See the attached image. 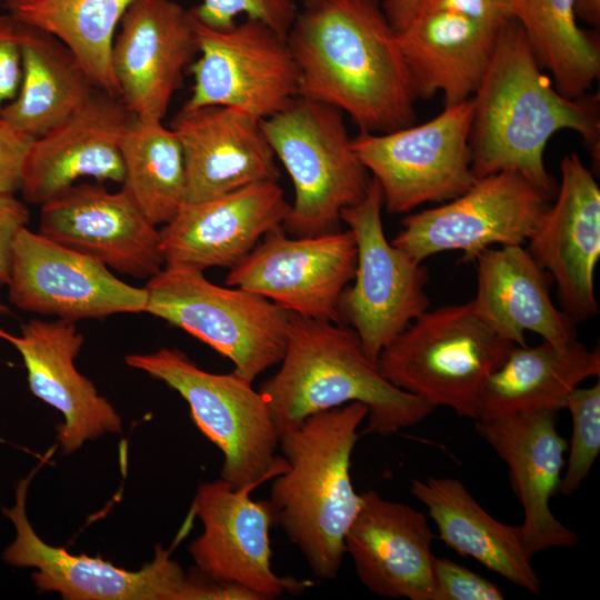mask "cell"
<instances>
[{
    "label": "cell",
    "mask_w": 600,
    "mask_h": 600,
    "mask_svg": "<svg viewBox=\"0 0 600 600\" xmlns=\"http://www.w3.org/2000/svg\"><path fill=\"white\" fill-rule=\"evenodd\" d=\"M144 312L178 327L228 358L248 382L280 363L289 311L238 287H220L203 271L164 264L144 287Z\"/></svg>",
    "instance_id": "obj_8"
},
{
    "label": "cell",
    "mask_w": 600,
    "mask_h": 600,
    "mask_svg": "<svg viewBox=\"0 0 600 600\" xmlns=\"http://www.w3.org/2000/svg\"><path fill=\"white\" fill-rule=\"evenodd\" d=\"M170 128L182 149L187 202L280 178L261 120L247 112L222 106L182 107Z\"/></svg>",
    "instance_id": "obj_25"
},
{
    "label": "cell",
    "mask_w": 600,
    "mask_h": 600,
    "mask_svg": "<svg viewBox=\"0 0 600 600\" xmlns=\"http://www.w3.org/2000/svg\"><path fill=\"white\" fill-rule=\"evenodd\" d=\"M557 199L528 240V251L556 282L560 309L577 324L599 313L600 188L577 153L560 163Z\"/></svg>",
    "instance_id": "obj_19"
},
{
    "label": "cell",
    "mask_w": 600,
    "mask_h": 600,
    "mask_svg": "<svg viewBox=\"0 0 600 600\" xmlns=\"http://www.w3.org/2000/svg\"><path fill=\"white\" fill-rule=\"evenodd\" d=\"M0 339L20 353L30 391L61 412L63 422L56 427V436L64 454L76 452L89 440L121 432L120 414L76 368L84 342L76 322L32 319L21 326L19 334L0 328Z\"/></svg>",
    "instance_id": "obj_21"
},
{
    "label": "cell",
    "mask_w": 600,
    "mask_h": 600,
    "mask_svg": "<svg viewBox=\"0 0 600 600\" xmlns=\"http://www.w3.org/2000/svg\"><path fill=\"white\" fill-rule=\"evenodd\" d=\"M252 489H236L221 478L200 484L192 510L203 531L190 543L189 553L204 576L243 587L260 600L301 593L311 582L272 570L273 512L269 500L250 498Z\"/></svg>",
    "instance_id": "obj_16"
},
{
    "label": "cell",
    "mask_w": 600,
    "mask_h": 600,
    "mask_svg": "<svg viewBox=\"0 0 600 600\" xmlns=\"http://www.w3.org/2000/svg\"><path fill=\"white\" fill-rule=\"evenodd\" d=\"M10 313V309L7 304L0 302V316Z\"/></svg>",
    "instance_id": "obj_42"
},
{
    "label": "cell",
    "mask_w": 600,
    "mask_h": 600,
    "mask_svg": "<svg viewBox=\"0 0 600 600\" xmlns=\"http://www.w3.org/2000/svg\"><path fill=\"white\" fill-rule=\"evenodd\" d=\"M471 169L476 178L512 171L551 194L543 156L550 138L572 130L599 164L597 103L560 93L533 56L516 20L502 28L488 70L472 96Z\"/></svg>",
    "instance_id": "obj_2"
},
{
    "label": "cell",
    "mask_w": 600,
    "mask_h": 600,
    "mask_svg": "<svg viewBox=\"0 0 600 600\" xmlns=\"http://www.w3.org/2000/svg\"><path fill=\"white\" fill-rule=\"evenodd\" d=\"M23 23L10 13H0V110L17 94L21 78Z\"/></svg>",
    "instance_id": "obj_38"
},
{
    "label": "cell",
    "mask_w": 600,
    "mask_h": 600,
    "mask_svg": "<svg viewBox=\"0 0 600 600\" xmlns=\"http://www.w3.org/2000/svg\"><path fill=\"white\" fill-rule=\"evenodd\" d=\"M29 221V209L14 193H0V287L10 277L12 244L18 231Z\"/></svg>",
    "instance_id": "obj_40"
},
{
    "label": "cell",
    "mask_w": 600,
    "mask_h": 600,
    "mask_svg": "<svg viewBox=\"0 0 600 600\" xmlns=\"http://www.w3.org/2000/svg\"><path fill=\"white\" fill-rule=\"evenodd\" d=\"M190 11L199 22L214 29L229 28L237 16L246 14L286 37L298 13L292 0H202Z\"/></svg>",
    "instance_id": "obj_35"
},
{
    "label": "cell",
    "mask_w": 600,
    "mask_h": 600,
    "mask_svg": "<svg viewBox=\"0 0 600 600\" xmlns=\"http://www.w3.org/2000/svg\"><path fill=\"white\" fill-rule=\"evenodd\" d=\"M290 203L278 181H264L198 202H186L160 229L164 264L204 271L232 268L271 230Z\"/></svg>",
    "instance_id": "obj_22"
},
{
    "label": "cell",
    "mask_w": 600,
    "mask_h": 600,
    "mask_svg": "<svg viewBox=\"0 0 600 600\" xmlns=\"http://www.w3.org/2000/svg\"><path fill=\"white\" fill-rule=\"evenodd\" d=\"M564 409L572 419L569 458L559 486V493L572 494L587 479L600 451V383L576 388Z\"/></svg>",
    "instance_id": "obj_34"
},
{
    "label": "cell",
    "mask_w": 600,
    "mask_h": 600,
    "mask_svg": "<svg viewBox=\"0 0 600 600\" xmlns=\"http://www.w3.org/2000/svg\"><path fill=\"white\" fill-rule=\"evenodd\" d=\"M98 88L66 44L23 23L19 88L0 116L36 139L70 116Z\"/></svg>",
    "instance_id": "obj_30"
},
{
    "label": "cell",
    "mask_w": 600,
    "mask_h": 600,
    "mask_svg": "<svg viewBox=\"0 0 600 600\" xmlns=\"http://www.w3.org/2000/svg\"><path fill=\"white\" fill-rule=\"evenodd\" d=\"M367 416L368 408L354 401L313 413L278 436L287 469L272 478L274 523L322 580L338 577L344 536L360 508L350 466L358 428Z\"/></svg>",
    "instance_id": "obj_4"
},
{
    "label": "cell",
    "mask_w": 600,
    "mask_h": 600,
    "mask_svg": "<svg viewBox=\"0 0 600 600\" xmlns=\"http://www.w3.org/2000/svg\"><path fill=\"white\" fill-rule=\"evenodd\" d=\"M261 124L294 188V200L282 224L286 233L314 237L340 230L341 212L364 198L371 181L343 113L297 97Z\"/></svg>",
    "instance_id": "obj_6"
},
{
    "label": "cell",
    "mask_w": 600,
    "mask_h": 600,
    "mask_svg": "<svg viewBox=\"0 0 600 600\" xmlns=\"http://www.w3.org/2000/svg\"><path fill=\"white\" fill-rule=\"evenodd\" d=\"M8 298L18 309L77 322L144 312L147 291L96 259L21 228L14 237Z\"/></svg>",
    "instance_id": "obj_14"
},
{
    "label": "cell",
    "mask_w": 600,
    "mask_h": 600,
    "mask_svg": "<svg viewBox=\"0 0 600 600\" xmlns=\"http://www.w3.org/2000/svg\"><path fill=\"white\" fill-rule=\"evenodd\" d=\"M514 343L497 333L473 300L426 310L379 354L383 377L434 409L477 419L486 379Z\"/></svg>",
    "instance_id": "obj_5"
},
{
    "label": "cell",
    "mask_w": 600,
    "mask_h": 600,
    "mask_svg": "<svg viewBox=\"0 0 600 600\" xmlns=\"http://www.w3.org/2000/svg\"><path fill=\"white\" fill-rule=\"evenodd\" d=\"M382 208L381 188L371 177L364 198L341 212L354 237L357 267L339 299L340 322L354 330L373 362L430 304L428 270L388 241Z\"/></svg>",
    "instance_id": "obj_10"
},
{
    "label": "cell",
    "mask_w": 600,
    "mask_h": 600,
    "mask_svg": "<svg viewBox=\"0 0 600 600\" xmlns=\"http://www.w3.org/2000/svg\"><path fill=\"white\" fill-rule=\"evenodd\" d=\"M600 376L599 348L577 339L566 346L548 341L512 346L501 366L486 379L476 421L564 409L568 396L588 378Z\"/></svg>",
    "instance_id": "obj_29"
},
{
    "label": "cell",
    "mask_w": 600,
    "mask_h": 600,
    "mask_svg": "<svg viewBox=\"0 0 600 600\" xmlns=\"http://www.w3.org/2000/svg\"><path fill=\"white\" fill-rule=\"evenodd\" d=\"M132 0H4L8 13L66 44L97 86L118 96L111 66L116 30Z\"/></svg>",
    "instance_id": "obj_31"
},
{
    "label": "cell",
    "mask_w": 600,
    "mask_h": 600,
    "mask_svg": "<svg viewBox=\"0 0 600 600\" xmlns=\"http://www.w3.org/2000/svg\"><path fill=\"white\" fill-rule=\"evenodd\" d=\"M433 600H502L504 594L492 581L446 558H433Z\"/></svg>",
    "instance_id": "obj_37"
},
{
    "label": "cell",
    "mask_w": 600,
    "mask_h": 600,
    "mask_svg": "<svg viewBox=\"0 0 600 600\" xmlns=\"http://www.w3.org/2000/svg\"><path fill=\"white\" fill-rule=\"evenodd\" d=\"M517 0H384L383 11L391 26L420 12L451 11L504 26L514 20Z\"/></svg>",
    "instance_id": "obj_36"
},
{
    "label": "cell",
    "mask_w": 600,
    "mask_h": 600,
    "mask_svg": "<svg viewBox=\"0 0 600 600\" xmlns=\"http://www.w3.org/2000/svg\"><path fill=\"white\" fill-rule=\"evenodd\" d=\"M556 414L522 412L474 424L509 469L512 490L523 511L520 530L530 557L549 548L579 543L578 534L550 508L551 498L559 493L568 449L567 440L557 430Z\"/></svg>",
    "instance_id": "obj_23"
},
{
    "label": "cell",
    "mask_w": 600,
    "mask_h": 600,
    "mask_svg": "<svg viewBox=\"0 0 600 600\" xmlns=\"http://www.w3.org/2000/svg\"><path fill=\"white\" fill-rule=\"evenodd\" d=\"M280 369L262 382L279 433L309 416L350 402L368 408L363 434L388 437L418 424L434 408L388 381L350 327L289 312Z\"/></svg>",
    "instance_id": "obj_3"
},
{
    "label": "cell",
    "mask_w": 600,
    "mask_h": 600,
    "mask_svg": "<svg viewBox=\"0 0 600 600\" xmlns=\"http://www.w3.org/2000/svg\"><path fill=\"white\" fill-rule=\"evenodd\" d=\"M122 189L156 226L168 223L187 202L180 142L162 121L132 118L122 140Z\"/></svg>",
    "instance_id": "obj_33"
},
{
    "label": "cell",
    "mask_w": 600,
    "mask_h": 600,
    "mask_svg": "<svg viewBox=\"0 0 600 600\" xmlns=\"http://www.w3.org/2000/svg\"><path fill=\"white\" fill-rule=\"evenodd\" d=\"M197 53L190 10L173 0H132L111 51L118 94L129 112L162 121Z\"/></svg>",
    "instance_id": "obj_17"
},
{
    "label": "cell",
    "mask_w": 600,
    "mask_h": 600,
    "mask_svg": "<svg viewBox=\"0 0 600 600\" xmlns=\"http://www.w3.org/2000/svg\"><path fill=\"white\" fill-rule=\"evenodd\" d=\"M356 267L357 244L349 229L288 237L281 226L230 268L226 284L260 294L289 312L341 323L339 299Z\"/></svg>",
    "instance_id": "obj_15"
},
{
    "label": "cell",
    "mask_w": 600,
    "mask_h": 600,
    "mask_svg": "<svg viewBox=\"0 0 600 600\" xmlns=\"http://www.w3.org/2000/svg\"><path fill=\"white\" fill-rule=\"evenodd\" d=\"M287 41L299 71V97L337 108L360 132L413 124L418 96L380 0L306 3Z\"/></svg>",
    "instance_id": "obj_1"
},
{
    "label": "cell",
    "mask_w": 600,
    "mask_h": 600,
    "mask_svg": "<svg viewBox=\"0 0 600 600\" xmlns=\"http://www.w3.org/2000/svg\"><path fill=\"white\" fill-rule=\"evenodd\" d=\"M133 116L98 88L70 116L32 140L21 174L24 202L41 206L81 178L122 183L121 144Z\"/></svg>",
    "instance_id": "obj_20"
},
{
    "label": "cell",
    "mask_w": 600,
    "mask_h": 600,
    "mask_svg": "<svg viewBox=\"0 0 600 600\" xmlns=\"http://www.w3.org/2000/svg\"><path fill=\"white\" fill-rule=\"evenodd\" d=\"M576 14L578 19L598 27L600 22V0H576Z\"/></svg>",
    "instance_id": "obj_41"
},
{
    "label": "cell",
    "mask_w": 600,
    "mask_h": 600,
    "mask_svg": "<svg viewBox=\"0 0 600 600\" xmlns=\"http://www.w3.org/2000/svg\"><path fill=\"white\" fill-rule=\"evenodd\" d=\"M39 466L18 482L14 502L2 508L14 529L2 560L13 568L33 569L31 579L39 591L57 592L66 600L214 599L217 582L198 569L186 573L161 546H157L152 561L131 571L100 557L72 554L43 541L27 514V493Z\"/></svg>",
    "instance_id": "obj_9"
},
{
    "label": "cell",
    "mask_w": 600,
    "mask_h": 600,
    "mask_svg": "<svg viewBox=\"0 0 600 600\" xmlns=\"http://www.w3.org/2000/svg\"><path fill=\"white\" fill-rule=\"evenodd\" d=\"M32 140L0 116V193L20 190L22 168Z\"/></svg>",
    "instance_id": "obj_39"
},
{
    "label": "cell",
    "mask_w": 600,
    "mask_h": 600,
    "mask_svg": "<svg viewBox=\"0 0 600 600\" xmlns=\"http://www.w3.org/2000/svg\"><path fill=\"white\" fill-rule=\"evenodd\" d=\"M126 363L184 399L197 428L223 453L221 479L233 488H256L287 469L264 397L234 371H206L176 348L131 353Z\"/></svg>",
    "instance_id": "obj_7"
},
{
    "label": "cell",
    "mask_w": 600,
    "mask_h": 600,
    "mask_svg": "<svg viewBox=\"0 0 600 600\" xmlns=\"http://www.w3.org/2000/svg\"><path fill=\"white\" fill-rule=\"evenodd\" d=\"M550 198L517 172L488 174L460 196L404 217L391 242L418 262L450 250L462 251L463 262L474 261L492 246L528 242Z\"/></svg>",
    "instance_id": "obj_12"
},
{
    "label": "cell",
    "mask_w": 600,
    "mask_h": 600,
    "mask_svg": "<svg viewBox=\"0 0 600 600\" xmlns=\"http://www.w3.org/2000/svg\"><path fill=\"white\" fill-rule=\"evenodd\" d=\"M128 193L74 183L40 206L38 232L119 273L149 279L164 266L160 229Z\"/></svg>",
    "instance_id": "obj_18"
},
{
    "label": "cell",
    "mask_w": 600,
    "mask_h": 600,
    "mask_svg": "<svg viewBox=\"0 0 600 600\" xmlns=\"http://www.w3.org/2000/svg\"><path fill=\"white\" fill-rule=\"evenodd\" d=\"M311 1H314V0H303L304 4H306V3H309V2H311Z\"/></svg>",
    "instance_id": "obj_43"
},
{
    "label": "cell",
    "mask_w": 600,
    "mask_h": 600,
    "mask_svg": "<svg viewBox=\"0 0 600 600\" xmlns=\"http://www.w3.org/2000/svg\"><path fill=\"white\" fill-rule=\"evenodd\" d=\"M514 20L557 90L570 99L587 96L600 74V48L579 27L576 0H517Z\"/></svg>",
    "instance_id": "obj_32"
},
{
    "label": "cell",
    "mask_w": 600,
    "mask_h": 600,
    "mask_svg": "<svg viewBox=\"0 0 600 600\" xmlns=\"http://www.w3.org/2000/svg\"><path fill=\"white\" fill-rule=\"evenodd\" d=\"M503 27L443 10L416 13L393 24L418 98L441 93L444 107L470 99Z\"/></svg>",
    "instance_id": "obj_26"
},
{
    "label": "cell",
    "mask_w": 600,
    "mask_h": 600,
    "mask_svg": "<svg viewBox=\"0 0 600 600\" xmlns=\"http://www.w3.org/2000/svg\"><path fill=\"white\" fill-rule=\"evenodd\" d=\"M472 97L444 107L434 118L383 133L352 138L379 183L389 213H407L427 202L449 201L476 181L471 169Z\"/></svg>",
    "instance_id": "obj_11"
},
{
    "label": "cell",
    "mask_w": 600,
    "mask_h": 600,
    "mask_svg": "<svg viewBox=\"0 0 600 600\" xmlns=\"http://www.w3.org/2000/svg\"><path fill=\"white\" fill-rule=\"evenodd\" d=\"M193 20L199 56L190 64L193 86L183 108L222 106L264 120L299 97L286 36L251 18L226 29Z\"/></svg>",
    "instance_id": "obj_13"
},
{
    "label": "cell",
    "mask_w": 600,
    "mask_h": 600,
    "mask_svg": "<svg viewBox=\"0 0 600 600\" xmlns=\"http://www.w3.org/2000/svg\"><path fill=\"white\" fill-rule=\"evenodd\" d=\"M360 508L344 536L360 582L383 598L433 600L431 544L437 534L423 512L382 498L360 494Z\"/></svg>",
    "instance_id": "obj_24"
},
{
    "label": "cell",
    "mask_w": 600,
    "mask_h": 600,
    "mask_svg": "<svg viewBox=\"0 0 600 600\" xmlns=\"http://www.w3.org/2000/svg\"><path fill=\"white\" fill-rule=\"evenodd\" d=\"M474 261L477 293L472 300L497 333L517 346H527L526 331L559 347L577 339V324L550 297V274L523 244L490 247Z\"/></svg>",
    "instance_id": "obj_27"
},
{
    "label": "cell",
    "mask_w": 600,
    "mask_h": 600,
    "mask_svg": "<svg viewBox=\"0 0 600 600\" xmlns=\"http://www.w3.org/2000/svg\"><path fill=\"white\" fill-rule=\"evenodd\" d=\"M410 492L426 506L437 537L449 548L511 583L540 593L541 582L524 549L520 526L496 520L458 479H413Z\"/></svg>",
    "instance_id": "obj_28"
}]
</instances>
